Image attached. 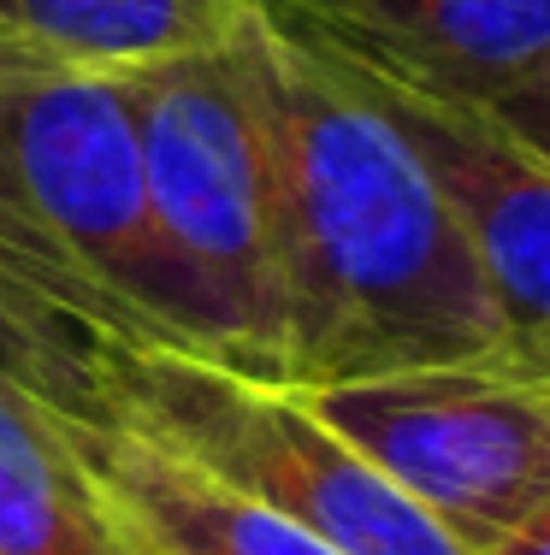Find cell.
Masks as SVG:
<instances>
[{"mask_svg": "<svg viewBox=\"0 0 550 555\" xmlns=\"http://www.w3.org/2000/svg\"><path fill=\"white\" fill-rule=\"evenodd\" d=\"M272 166L284 390L503 366L509 332L450 195L361 83L272 0L243 7Z\"/></svg>", "mask_w": 550, "mask_h": 555, "instance_id": "6da1fadb", "label": "cell"}, {"mask_svg": "<svg viewBox=\"0 0 550 555\" xmlns=\"http://www.w3.org/2000/svg\"><path fill=\"white\" fill-rule=\"evenodd\" d=\"M101 402L113 426L161 443L344 555H474L284 385H255L161 343H113Z\"/></svg>", "mask_w": 550, "mask_h": 555, "instance_id": "7a4b0ae2", "label": "cell"}, {"mask_svg": "<svg viewBox=\"0 0 550 555\" xmlns=\"http://www.w3.org/2000/svg\"><path fill=\"white\" fill-rule=\"evenodd\" d=\"M130 107L161 231L214 320V366L255 385H284L272 166L248 83L243 24L207 54L130 72Z\"/></svg>", "mask_w": 550, "mask_h": 555, "instance_id": "3957f363", "label": "cell"}, {"mask_svg": "<svg viewBox=\"0 0 550 555\" xmlns=\"http://www.w3.org/2000/svg\"><path fill=\"white\" fill-rule=\"evenodd\" d=\"M7 154L48 236L149 343L214 361V320L161 231L130 77L0 60Z\"/></svg>", "mask_w": 550, "mask_h": 555, "instance_id": "277c9868", "label": "cell"}, {"mask_svg": "<svg viewBox=\"0 0 550 555\" xmlns=\"http://www.w3.org/2000/svg\"><path fill=\"white\" fill-rule=\"evenodd\" d=\"M296 396L474 555L550 496V402L503 366H421Z\"/></svg>", "mask_w": 550, "mask_h": 555, "instance_id": "5b68a950", "label": "cell"}, {"mask_svg": "<svg viewBox=\"0 0 550 555\" xmlns=\"http://www.w3.org/2000/svg\"><path fill=\"white\" fill-rule=\"evenodd\" d=\"M337 65L414 142V154L438 178V190L450 195L456 219L474 243L479 272H486V289L497 313H503L509 373L545 378L550 373V160H539L527 142H515L479 107L414 95V89L385 83V77L361 72L349 60Z\"/></svg>", "mask_w": 550, "mask_h": 555, "instance_id": "8992f818", "label": "cell"}, {"mask_svg": "<svg viewBox=\"0 0 550 555\" xmlns=\"http://www.w3.org/2000/svg\"><path fill=\"white\" fill-rule=\"evenodd\" d=\"M320 48L414 95L491 107L550 65V0H272Z\"/></svg>", "mask_w": 550, "mask_h": 555, "instance_id": "52a82bcc", "label": "cell"}, {"mask_svg": "<svg viewBox=\"0 0 550 555\" xmlns=\"http://www.w3.org/2000/svg\"><path fill=\"white\" fill-rule=\"evenodd\" d=\"M72 438L119 526L161 555H344L113 420L107 426L77 420Z\"/></svg>", "mask_w": 550, "mask_h": 555, "instance_id": "ba28073f", "label": "cell"}, {"mask_svg": "<svg viewBox=\"0 0 550 555\" xmlns=\"http://www.w3.org/2000/svg\"><path fill=\"white\" fill-rule=\"evenodd\" d=\"M248 0H0V60L130 77L231 42Z\"/></svg>", "mask_w": 550, "mask_h": 555, "instance_id": "9c48e42d", "label": "cell"}, {"mask_svg": "<svg viewBox=\"0 0 550 555\" xmlns=\"http://www.w3.org/2000/svg\"><path fill=\"white\" fill-rule=\"evenodd\" d=\"M72 426L0 378V555H130V532L89 479Z\"/></svg>", "mask_w": 550, "mask_h": 555, "instance_id": "30bf717a", "label": "cell"}, {"mask_svg": "<svg viewBox=\"0 0 550 555\" xmlns=\"http://www.w3.org/2000/svg\"><path fill=\"white\" fill-rule=\"evenodd\" d=\"M0 296L12 308L36 313V320L60 325L72 337L89 343H119V349H154L137 325L72 267V255L48 236V224L36 219L30 195H24L18 171L7 154V125H0Z\"/></svg>", "mask_w": 550, "mask_h": 555, "instance_id": "8fae6325", "label": "cell"}, {"mask_svg": "<svg viewBox=\"0 0 550 555\" xmlns=\"http://www.w3.org/2000/svg\"><path fill=\"white\" fill-rule=\"evenodd\" d=\"M101 366H107V343L72 337L60 325L36 320V313L12 308L0 296V378L30 390L65 420L84 426H107V402H101Z\"/></svg>", "mask_w": 550, "mask_h": 555, "instance_id": "7c38bea8", "label": "cell"}, {"mask_svg": "<svg viewBox=\"0 0 550 555\" xmlns=\"http://www.w3.org/2000/svg\"><path fill=\"white\" fill-rule=\"evenodd\" d=\"M479 113H491L515 142H527L539 160H550V65H539L521 89H509L503 101H491V107H479Z\"/></svg>", "mask_w": 550, "mask_h": 555, "instance_id": "4fadbf2b", "label": "cell"}, {"mask_svg": "<svg viewBox=\"0 0 550 555\" xmlns=\"http://www.w3.org/2000/svg\"><path fill=\"white\" fill-rule=\"evenodd\" d=\"M486 555H550V496L527 514V520L515 526V532L497 538V544H491Z\"/></svg>", "mask_w": 550, "mask_h": 555, "instance_id": "5bb4252c", "label": "cell"}, {"mask_svg": "<svg viewBox=\"0 0 550 555\" xmlns=\"http://www.w3.org/2000/svg\"><path fill=\"white\" fill-rule=\"evenodd\" d=\"M130 555H161V550H149V544H137V538H130Z\"/></svg>", "mask_w": 550, "mask_h": 555, "instance_id": "9a60e30c", "label": "cell"}, {"mask_svg": "<svg viewBox=\"0 0 550 555\" xmlns=\"http://www.w3.org/2000/svg\"><path fill=\"white\" fill-rule=\"evenodd\" d=\"M533 385H539V390H545V402H550V373H545V378H533Z\"/></svg>", "mask_w": 550, "mask_h": 555, "instance_id": "2e32d148", "label": "cell"}]
</instances>
